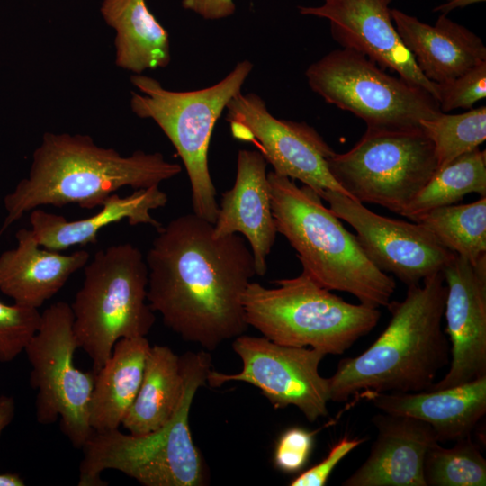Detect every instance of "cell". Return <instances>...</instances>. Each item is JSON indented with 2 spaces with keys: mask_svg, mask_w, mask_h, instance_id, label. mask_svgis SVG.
Segmentation results:
<instances>
[{
  "mask_svg": "<svg viewBox=\"0 0 486 486\" xmlns=\"http://www.w3.org/2000/svg\"><path fill=\"white\" fill-rule=\"evenodd\" d=\"M145 256L148 302L182 339L214 350L244 334L242 296L256 274L240 234L213 235V224L188 213L157 230Z\"/></svg>",
  "mask_w": 486,
  "mask_h": 486,
  "instance_id": "6da1fadb",
  "label": "cell"
},
{
  "mask_svg": "<svg viewBox=\"0 0 486 486\" xmlns=\"http://www.w3.org/2000/svg\"><path fill=\"white\" fill-rule=\"evenodd\" d=\"M182 171L159 152L136 150L122 156L96 145L89 135L45 132L34 150L28 176L4 199L6 216L0 237L28 212L46 205L100 208L125 186L134 190L159 185Z\"/></svg>",
  "mask_w": 486,
  "mask_h": 486,
  "instance_id": "7a4b0ae2",
  "label": "cell"
},
{
  "mask_svg": "<svg viewBox=\"0 0 486 486\" xmlns=\"http://www.w3.org/2000/svg\"><path fill=\"white\" fill-rule=\"evenodd\" d=\"M446 285L443 273L408 287L404 300L386 306L391 320L362 354L342 359L328 378L329 400L346 401L365 392L428 391L450 362L442 328Z\"/></svg>",
  "mask_w": 486,
  "mask_h": 486,
  "instance_id": "3957f363",
  "label": "cell"
},
{
  "mask_svg": "<svg viewBox=\"0 0 486 486\" xmlns=\"http://www.w3.org/2000/svg\"><path fill=\"white\" fill-rule=\"evenodd\" d=\"M267 178L277 232L296 251L302 270L329 291L348 292L368 306H387L395 280L374 265L320 195L274 171Z\"/></svg>",
  "mask_w": 486,
  "mask_h": 486,
  "instance_id": "277c9868",
  "label": "cell"
},
{
  "mask_svg": "<svg viewBox=\"0 0 486 486\" xmlns=\"http://www.w3.org/2000/svg\"><path fill=\"white\" fill-rule=\"evenodd\" d=\"M185 388L172 418L144 435L119 428L94 432L84 446L78 486H104L101 473L117 470L144 486H203L209 482L207 464L194 445L189 413L198 389L207 382L212 358L204 350L181 356Z\"/></svg>",
  "mask_w": 486,
  "mask_h": 486,
  "instance_id": "5b68a950",
  "label": "cell"
},
{
  "mask_svg": "<svg viewBox=\"0 0 486 486\" xmlns=\"http://www.w3.org/2000/svg\"><path fill=\"white\" fill-rule=\"evenodd\" d=\"M267 288L250 282L242 302L246 321L280 345L341 355L378 323V308L353 304L315 282L304 270Z\"/></svg>",
  "mask_w": 486,
  "mask_h": 486,
  "instance_id": "8992f818",
  "label": "cell"
},
{
  "mask_svg": "<svg viewBox=\"0 0 486 486\" xmlns=\"http://www.w3.org/2000/svg\"><path fill=\"white\" fill-rule=\"evenodd\" d=\"M148 266L141 251L121 243L97 251L70 304L78 345L98 371L122 338L146 337L156 317L148 299Z\"/></svg>",
  "mask_w": 486,
  "mask_h": 486,
  "instance_id": "52a82bcc",
  "label": "cell"
},
{
  "mask_svg": "<svg viewBox=\"0 0 486 486\" xmlns=\"http://www.w3.org/2000/svg\"><path fill=\"white\" fill-rule=\"evenodd\" d=\"M253 69L249 60L239 61L217 84L199 90L176 92L142 74H134L131 84L141 93L131 92L130 108L141 119H151L175 147L191 184L193 212L214 224L219 203L212 182L208 151L211 137L229 102L241 93Z\"/></svg>",
  "mask_w": 486,
  "mask_h": 486,
  "instance_id": "ba28073f",
  "label": "cell"
},
{
  "mask_svg": "<svg viewBox=\"0 0 486 486\" xmlns=\"http://www.w3.org/2000/svg\"><path fill=\"white\" fill-rule=\"evenodd\" d=\"M308 85L328 104L362 119L366 129L410 130L441 113L423 88L392 76L356 50H335L306 70Z\"/></svg>",
  "mask_w": 486,
  "mask_h": 486,
  "instance_id": "9c48e42d",
  "label": "cell"
},
{
  "mask_svg": "<svg viewBox=\"0 0 486 486\" xmlns=\"http://www.w3.org/2000/svg\"><path fill=\"white\" fill-rule=\"evenodd\" d=\"M328 168L351 199L400 215L435 174L437 162L422 129H366L350 150L329 158Z\"/></svg>",
  "mask_w": 486,
  "mask_h": 486,
  "instance_id": "30bf717a",
  "label": "cell"
},
{
  "mask_svg": "<svg viewBox=\"0 0 486 486\" xmlns=\"http://www.w3.org/2000/svg\"><path fill=\"white\" fill-rule=\"evenodd\" d=\"M77 348L70 304L57 302L40 313L23 352L32 367L30 384L37 391V421L50 425L59 418L62 433L80 449L93 433L88 418L95 372L75 365Z\"/></svg>",
  "mask_w": 486,
  "mask_h": 486,
  "instance_id": "8fae6325",
  "label": "cell"
},
{
  "mask_svg": "<svg viewBox=\"0 0 486 486\" xmlns=\"http://www.w3.org/2000/svg\"><path fill=\"white\" fill-rule=\"evenodd\" d=\"M232 348L241 359V371L226 374L211 370L210 386L244 382L260 389L275 409L295 406L310 422L328 415V381L319 372L323 352L244 334L234 338Z\"/></svg>",
  "mask_w": 486,
  "mask_h": 486,
  "instance_id": "7c38bea8",
  "label": "cell"
},
{
  "mask_svg": "<svg viewBox=\"0 0 486 486\" xmlns=\"http://www.w3.org/2000/svg\"><path fill=\"white\" fill-rule=\"evenodd\" d=\"M226 110L233 138L256 145L275 174L299 180L318 194L329 190L348 196L328 168L335 151L313 127L274 117L254 93L238 94Z\"/></svg>",
  "mask_w": 486,
  "mask_h": 486,
  "instance_id": "4fadbf2b",
  "label": "cell"
},
{
  "mask_svg": "<svg viewBox=\"0 0 486 486\" xmlns=\"http://www.w3.org/2000/svg\"><path fill=\"white\" fill-rule=\"evenodd\" d=\"M319 195L337 217L356 231L363 250L374 265L408 287L442 272L456 255L443 247L420 222L379 215L338 192L326 190Z\"/></svg>",
  "mask_w": 486,
  "mask_h": 486,
  "instance_id": "5bb4252c",
  "label": "cell"
},
{
  "mask_svg": "<svg viewBox=\"0 0 486 486\" xmlns=\"http://www.w3.org/2000/svg\"><path fill=\"white\" fill-rule=\"evenodd\" d=\"M442 273L446 285L444 315L450 366L429 390L453 387L486 375V257L473 265L455 255Z\"/></svg>",
  "mask_w": 486,
  "mask_h": 486,
  "instance_id": "9a60e30c",
  "label": "cell"
},
{
  "mask_svg": "<svg viewBox=\"0 0 486 486\" xmlns=\"http://www.w3.org/2000/svg\"><path fill=\"white\" fill-rule=\"evenodd\" d=\"M392 0H323L318 6H299L303 15L325 18L333 39L343 48L360 52L382 69L389 68L437 101L438 84L428 80L405 48L395 28Z\"/></svg>",
  "mask_w": 486,
  "mask_h": 486,
  "instance_id": "2e32d148",
  "label": "cell"
},
{
  "mask_svg": "<svg viewBox=\"0 0 486 486\" xmlns=\"http://www.w3.org/2000/svg\"><path fill=\"white\" fill-rule=\"evenodd\" d=\"M267 162L258 150L240 149L231 189L223 193L213 235L240 234L251 248L256 274L267 270L266 258L275 242L277 230L271 208Z\"/></svg>",
  "mask_w": 486,
  "mask_h": 486,
  "instance_id": "e0dca14e",
  "label": "cell"
},
{
  "mask_svg": "<svg viewBox=\"0 0 486 486\" xmlns=\"http://www.w3.org/2000/svg\"><path fill=\"white\" fill-rule=\"evenodd\" d=\"M378 435L363 464L343 486H427L424 461L429 447L438 442L428 423L389 413L373 417Z\"/></svg>",
  "mask_w": 486,
  "mask_h": 486,
  "instance_id": "ac0fdd59",
  "label": "cell"
},
{
  "mask_svg": "<svg viewBox=\"0 0 486 486\" xmlns=\"http://www.w3.org/2000/svg\"><path fill=\"white\" fill-rule=\"evenodd\" d=\"M391 14L401 42L431 82H449L486 62L482 40L446 14L434 25L399 9H392Z\"/></svg>",
  "mask_w": 486,
  "mask_h": 486,
  "instance_id": "d6986e66",
  "label": "cell"
},
{
  "mask_svg": "<svg viewBox=\"0 0 486 486\" xmlns=\"http://www.w3.org/2000/svg\"><path fill=\"white\" fill-rule=\"evenodd\" d=\"M384 413L411 417L432 427L438 442L471 436L486 412V375L453 387L417 392H365Z\"/></svg>",
  "mask_w": 486,
  "mask_h": 486,
  "instance_id": "ffe728a7",
  "label": "cell"
},
{
  "mask_svg": "<svg viewBox=\"0 0 486 486\" xmlns=\"http://www.w3.org/2000/svg\"><path fill=\"white\" fill-rule=\"evenodd\" d=\"M15 238L16 247L0 255V292L23 307L39 309L90 259L86 250L62 254L40 247L31 229Z\"/></svg>",
  "mask_w": 486,
  "mask_h": 486,
  "instance_id": "44dd1931",
  "label": "cell"
},
{
  "mask_svg": "<svg viewBox=\"0 0 486 486\" xmlns=\"http://www.w3.org/2000/svg\"><path fill=\"white\" fill-rule=\"evenodd\" d=\"M167 201L166 194L156 185L135 190L125 197L113 194L98 212L81 220H68L62 215L36 208L30 214L31 230L40 247L62 252L75 246L96 244L103 229L122 220L131 226L150 225L158 230L162 224L152 217L151 212L166 206Z\"/></svg>",
  "mask_w": 486,
  "mask_h": 486,
  "instance_id": "7402d4cb",
  "label": "cell"
},
{
  "mask_svg": "<svg viewBox=\"0 0 486 486\" xmlns=\"http://www.w3.org/2000/svg\"><path fill=\"white\" fill-rule=\"evenodd\" d=\"M150 346L146 337L122 338L95 372L88 418L93 431L116 429L122 425L140 390Z\"/></svg>",
  "mask_w": 486,
  "mask_h": 486,
  "instance_id": "603a6c76",
  "label": "cell"
},
{
  "mask_svg": "<svg viewBox=\"0 0 486 486\" xmlns=\"http://www.w3.org/2000/svg\"><path fill=\"white\" fill-rule=\"evenodd\" d=\"M101 14L116 32L115 63L136 75L166 68L171 60L167 31L145 0H103Z\"/></svg>",
  "mask_w": 486,
  "mask_h": 486,
  "instance_id": "cb8c5ba5",
  "label": "cell"
},
{
  "mask_svg": "<svg viewBox=\"0 0 486 486\" xmlns=\"http://www.w3.org/2000/svg\"><path fill=\"white\" fill-rule=\"evenodd\" d=\"M184 388L181 356L166 346H151L140 390L122 420V427L132 435L160 428L176 413Z\"/></svg>",
  "mask_w": 486,
  "mask_h": 486,
  "instance_id": "d4e9b609",
  "label": "cell"
},
{
  "mask_svg": "<svg viewBox=\"0 0 486 486\" xmlns=\"http://www.w3.org/2000/svg\"><path fill=\"white\" fill-rule=\"evenodd\" d=\"M470 194L486 196V151L479 148L437 168L400 215L417 222L427 212L455 204Z\"/></svg>",
  "mask_w": 486,
  "mask_h": 486,
  "instance_id": "484cf974",
  "label": "cell"
},
{
  "mask_svg": "<svg viewBox=\"0 0 486 486\" xmlns=\"http://www.w3.org/2000/svg\"><path fill=\"white\" fill-rule=\"evenodd\" d=\"M417 222L426 226L443 247L470 263L486 257V196L434 209Z\"/></svg>",
  "mask_w": 486,
  "mask_h": 486,
  "instance_id": "4316f807",
  "label": "cell"
},
{
  "mask_svg": "<svg viewBox=\"0 0 486 486\" xmlns=\"http://www.w3.org/2000/svg\"><path fill=\"white\" fill-rule=\"evenodd\" d=\"M420 125L433 144L439 168L485 141L486 107L472 108L458 114L441 112L432 119L422 120Z\"/></svg>",
  "mask_w": 486,
  "mask_h": 486,
  "instance_id": "83f0119b",
  "label": "cell"
},
{
  "mask_svg": "<svg viewBox=\"0 0 486 486\" xmlns=\"http://www.w3.org/2000/svg\"><path fill=\"white\" fill-rule=\"evenodd\" d=\"M423 474L427 486H485L486 460L471 436L449 448L436 442L426 454Z\"/></svg>",
  "mask_w": 486,
  "mask_h": 486,
  "instance_id": "f1b7e54d",
  "label": "cell"
},
{
  "mask_svg": "<svg viewBox=\"0 0 486 486\" xmlns=\"http://www.w3.org/2000/svg\"><path fill=\"white\" fill-rule=\"evenodd\" d=\"M40 321L38 309L0 301V362L9 363L23 352Z\"/></svg>",
  "mask_w": 486,
  "mask_h": 486,
  "instance_id": "f546056e",
  "label": "cell"
},
{
  "mask_svg": "<svg viewBox=\"0 0 486 486\" xmlns=\"http://www.w3.org/2000/svg\"><path fill=\"white\" fill-rule=\"evenodd\" d=\"M486 96V62L482 63L460 76L438 84L437 102L442 112L455 109H472Z\"/></svg>",
  "mask_w": 486,
  "mask_h": 486,
  "instance_id": "4dcf8cb0",
  "label": "cell"
},
{
  "mask_svg": "<svg viewBox=\"0 0 486 486\" xmlns=\"http://www.w3.org/2000/svg\"><path fill=\"white\" fill-rule=\"evenodd\" d=\"M314 434L315 432L296 427L285 430L275 446L274 465L288 473L302 469L310 455Z\"/></svg>",
  "mask_w": 486,
  "mask_h": 486,
  "instance_id": "1f68e13d",
  "label": "cell"
},
{
  "mask_svg": "<svg viewBox=\"0 0 486 486\" xmlns=\"http://www.w3.org/2000/svg\"><path fill=\"white\" fill-rule=\"evenodd\" d=\"M365 438H349L345 435L318 464L302 472L291 481V486H324L338 463L352 450L363 444Z\"/></svg>",
  "mask_w": 486,
  "mask_h": 486,
  "instance_id": "d6a6232c",
  "label": "cell"
},
{
  "mask_svg": "<svg viewBox=\"0 0 486 486\" xmlns=\"http://www.w3.org/2000/svg\"><path fill=\"white\" fill-rule=\"evenodd\" d=\"M182 5L206 20L223 19L236 10L233 0H182Z\"/></svg>",
  "mask_w": 486,
  "mask_h": 486,
  "instance_id": "836d02e7",
  "label": "cell"
},
{
  "mask_svg": "<svg viewBox=\"0 0 486 486\" xmlns=\"http://www.w3.org/2000/svg\"><path fill=\"white\" fill-rule=\"evenodd\" d=\"M15 414V401L13 396L0 395V436L10 425Z\"/></svg>",
  "mask_w": 486,
  "mask_h": 486,
  "instance_id": "e575fe53",
  "label": "cell"
},
{
  "mask_svg": "<svg viewBox=\"0 0 486 486\" xmlns=\"http://www.w3.org/2000/svg\"><path fill=\"white\" fill-rule=\"evenodd\" d=\"M485 0H448L446 4H443L435 8V12H441L447 14L453 9L457 7H464L472 4L484 2Z\"/></svg>",
  "mask_w": 486,
  "mask_h": 486,
  "instance_id": "d590c367",
  "label": "cell"
},
{
  "mask_svg": "<svg viewBox=\"0 0 486 486\" xmlns=\"http://www.w3.org/2000/svg\"><path fill=\"white\" fill-rule=\"evenodd\" d=\"M24 481L17 473H0V486H23Z\"/></svg>",
  "mask_w": 486,
  "mask_h": 486,
  "instance_id": "8d00e7d4",
  "label": "cell"
}]
</instances>
